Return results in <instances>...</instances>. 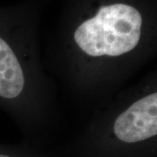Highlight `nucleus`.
I'll return each mask as SVG.
<instances>
[{
	"label": "nucleus",
	"mask_w": 157,
	"mask_h": 157,
	"mask_svg": "<svg viewBox=\"0 0 157 157\" xmlns=\"http://www.w3.org/2000/svg\"><path fill=\"white\" fill-rule=\"evenodd\" d=\"M45 69L76 109L89 115L110 101L124 60L157 23V0H55Z\"/></svg>",
	"instance_id": "1"
},
{
	"label": "nucleus",
	"mask_w": 157,
	"mask_h": 157,
	"mask_svg": "<svg viewBox=\"0 0 157 157\" xmlns=\"http://www.w3.org/2000/svg\"><path fill=\"white\" fill-rule=\"evenodd\" d=\"M48 0L0 6V110L23 140L49 148L60 123L59 92L41 51Z\"/></svg>",
	"instance_id": "2"
},
{
	"label": "nucleus",
	"mask_w": 157,
	"mask_h": 157,
	"mask_svg": "<svg viewBox=\"0 0 157 157\" xmlns=\"http://www.w3.org/2000/svg\"><path fill=\"white\" fill-rule=\"evenodd\" d=\"M0 157H52L50 148L22 140L18 143H0Z\"/></svg>",
	"instance_id": "3"
}]
</instances>
